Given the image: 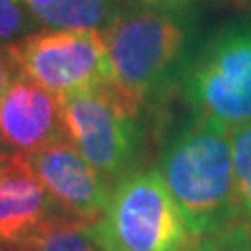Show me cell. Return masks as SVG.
Here are the masks:
<instances>
[{
  "mask_svg": "<svg viewBox=\"0 0 251 251\" xmlns=\"http://www.w3.org/2000/svg\"><path fill=\"white\" fill-rule=\"evenodd\" d=\"M58 220L65 218L58 212L26 158L0 160V244L15 250Z\"/></svg>",
  "mask_w": 251,
  "mask_h": 251,
  "instance_id": "9c48e42d",
  "label": "cell"
},
{
  "mask_svg": "<svg viewBox=\"0 0 251 251\" xmlns=\"http://www.w3.org/2000/svg\"><path fill=\"white\" fill-rule=\"evenodd\" d=\"M186 251H251V224L240 222L220 233L196 238Z\"/></svg>",
  "mask_w": 251,
  "mask_h": 251,
  "instance_id": "5bb4252c",
  "label": "cell"
},
{
  "mask_svg": "<svg viewBox=\"0 0 251 251\" xmlns=\"http://www.w3.org/2000/svg\"><path fill=\"white\" fill-rule=\"evenodd\" d=\"M43 30L34 11L23 0H0V47L11 49Z\"/></svg>",
  "mask_w": 251,
  "mask_h": 251,
  "instance_id": "4fadbf2b",
  "label": "cell"
},
{
  "mask_svg": "<svg viewBox=\"0 0 251 251\" xmlns=\"http://www.w3.org/2000/svg\"><path fill=\"white\" fill-rule=\"evenodd\" d=\"M234 184L244 222L251 224V121L231 128Z\"/></svg>",
  "mask_w": 251,
  "mask_h": 251,
  "instance_id": "7c38bea8",
  "label": "cell"
},
{
  "mask_svg": "<svg viewBox=\"0 0 251 251\" xmlns=\"http://www.w3.org/2000/svg\"><path fill=\"white\" fill-rule=\"evenodd\" d=\"M11 251H100L88 229L73 222L58 220Z\"/></svg>",
  "mask_w": 251,
  "mask_h": 251,
  "instance_id": "8fae6325",
  "label": "cell"
},
{
  "mask_svg": "<svg viewBox=\"0 0 251 251\" xmlns=\"http://www.w3.org/2000/svg\"><path fill=\"white\" fill-rule=\"evenodd\" d=\"M86 229L100 251H186L196 240L158 170L119 180L102 218Z\"/></svg>",
  "mask_w": 251,
  "mask_h": 251,
  "instance_id": "277c9868",
  "label": "cell"
},
{
  "mask_svg": "<svg viewBox=\"0 0 251 251\" xmlns=\"http://www.w3.org/2000/svg\"><path fill=\"white\" fill-rule=\"evenodd\" d=\"M112 82L136 102L179 86L206 34L201 9L126 6L102 32Z\"/></svg>",
  "mask_w": 251,
  "mask_h": 251,
  "instance_id": "7a4b0ae2",
  "label": "cell"
},
{
  "mask_svg": "<svg viewBox=\"0 0 251 251\" xmlns=\"http://www.w3.org/2000/svg\"><path fill=\"white\" fill-rule=\"evenodd\" d=\"M0 251H11V250H9V248H6L4 244H0Z\"/></svg>",
  "mask_w": 251,
  "mask_h": 251,
  "instance_id": "ac0fdd59",
  "label": "cell"
},
{
  "mask_svg": "<svg viewBox=\"0 0 251 251\" xmlns=\"http://www.w3.org/2000/svg\"><path fill=\"white\" fill-rule=\"evenodd\" d=\"M142 104L110 80L63 99L67 140L114 188L138 171L145 130Z\"/></svg>",
  "mask_w": 251,
  "mask_h": 251,
  "instance_id": "5b68a950",
  "label": "cell"
},
{
  "mask_svg": "<svg viewBox=\"0 0 251 251\" xmlns=\"http://www.w3.org/2000/svg\"><path fill=\"white\" fill-rule=\"evenodd\" d=\"M158 173L194 238L242 222L229 126L192 116L166 140Z\"/></svg>",
  "mask_w": 251,
  "mask_h": 251,
  "instance_id": "6da1fadb",
  "label": "cell"
},
{
  "mask_svg": "<svg viewBox=\"0 0 251 251\" xmlns=\"http://www.w3.org/2000/svg\"><path fill=\"white\" fill-rule=\"evenodd\" d=\"M19 75V69L11 54L8 49H2L0 47V95L6 91V88L9 86V82L13 80Z\"/></svg>",
  "mask_w": 251,
  "mask_h": 251,
  "instance_id": "2e32d148",
  "label": "cell"
},
{
  "mask_svg": "<svg viewBox=\"0 0 251 251\" xmlns=\"http://www.w3.org/2000/svg\"><path fill=\"white\" fill-rule=\"evenodd\" d=\"M121 9L116 0H60L36 17L41 26L50 30L102 32Z\"/></svg>",
  "mask_w": 251,
  "mask_h": 251,
  "instance_id": "30bf717a",
  "label": "cell"
},
{
  "mask_svg": "<svg viewBox=\"0 0 251 251\" xmlns=\"http://www.w3.org/2000/svg\"><path fill=\"white\" fill-rule=\"evenodd\" d=\"M192 116L233 126L251 121V13L206 30L180 78Z\"/></svg>",
  "mask_w": 251,
  "mask_h": 251,
  "instance_id": "3957f363",
  "label": "cell"
},
{
  "mask_svg": "<svg viewBox=\"0 0 251 251\" xmlns=\"http://www.w3.org/2000/svg\"><path fill=\"white\" fill-rule=\"evenodd\" d=\"M26 162L67 222L90 227L102 218L112 186L69 140L49 145Z\"/></svg>",
  "mask_w": 251,
  "mask_h": 251,
  "instance_id": "52a82bcc",
  "label": "cell"
},
{
  "mask_svg": "<svg viewBox=\"0 0 251 251\" xmlns=\"http://www.w3.org/2000/svg\"><path fill=\"white\" fill-rule=\"evenodd\" d=\"M8 50L21 75L62 100L112 80L100 32L43 28Z\"/></svg>",
  "mask_w": 251,
  "mask_h": 251,
  "instance_id": "8992f818",
  "label": "cell"
},
{
  "mask_svg": "<svg viewBox=\"0 0 251 251\" xmlns=\"http://www.w3.org/2000/svg\"><path fill=\"white\" fill-rule=\"evenodd\" d=\"M123 8L126 6H142L156 9H201L205 11L210 6H233L238 9L251 8V0H116Z\"/></svg>",
  "mask_w": 251,
  "mask_h": 251,
  "instance_id": "9a60e30c",
  "label": "cell"
},
{
  "mask_svg": "<svg viewBox=\"0 0 251 251\" xmlns=\"http://www.w3.org/2000/svg\"><path fill=\"white\" fill-rule=\"evenodd\" d=\"M28 8L34 11V15L39 13V11H45V9L52 8L54 4H58L60 0H23Z\"/></svg>",
  "mask_w": 251,
  "mask_h": 251,
  "instance_id": "e0dca14e",
  "label": "cell"
},
{
  "mask_svg": "<svg viewBox=\"0 0 251 251\" xmlns=\"http://www.w3.org/2000/svg\"><path fill=\"white\" fill-rule=\"evenodd\" d=\"M62 140L63 100L19 73L0 95V160L28 158Z\"/></svg>",
  "mask_w": 251,
  "mask_h": 251,
  "instance_id": "ba28073f",
  "label": "cell"
}]
</instances>
